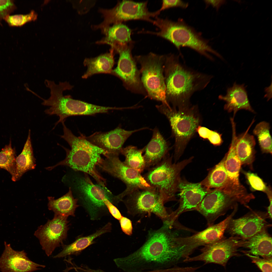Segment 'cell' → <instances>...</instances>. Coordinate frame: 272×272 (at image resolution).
Returning <instances> with one entry per match:
<instances>
[{"label": "cell", "mask_w": 272, "mask_h": 272, "mask_svg": "<svg viewBox=\"0 0 272 272\" xmlns=\"http://www.w3.org/2000/svg\"><path fill=\"white\" fill-rule=\"evenodd\" d=\"M163 224L149 232L145 242L127 256L114 261L125 272H139L170 268L189 257L185 249L176 242V234Z\"/></svg>", "instance_id": "cell-1"}, {"label": "cell", "mask_w": 272, "mask_h": 272, "mask_svg": "<svg viewBox=\"0 0 272 272\" xmlns=\"http://www.w3.org/2000/svg\"><path fill=\"white\" fill-rule=\"evenodd\" d=\"M164 73L167 101L177 108L191 105L192 96L205 89L213 78L187 66L172 53L165 55Z\"/></svg>", "instance_id": "cell-2"}, {"label": "cell", "mask_w": 272, "mask_h": 272, "mask_svg": "<svg viewBox=\"0 0 272 272\" xmlns=\"http://www.w3.org/2000/svg\"><path fill=\"white\" fill-rule=\"evenodd\" d=\"M62 123L63 134L61 137L68 143L71 149L63 147L66 152L65 159L55 165L47 167L46 169L51 170L58 166H66L75 171L82 172L90 175L98 184L106 187V180L101 175L96 167L103 159L101 155L105 156L107 152L88 141L83 135L76 136L66 127L64 121Z\"/></svg>", "instance_id": "cell-3"}, {"label": "cell", "mask_w": 272, "mask_h": 272, "mask_svg": "<svg viewBox=\"0 0 272 272\" xmlns=\"http://www.w3.org/2000/svg\"><path fill=\"white\" fill-rule=\"evenodd\" d=\"M153 24L159 30L157 32L142 30L141 33L155 35L169 41L180 50L181 47L189 48L211 60L214 58L210 53L221 59L222 56L210 45L207 40L199 32L187 24L182 19L176 21L167 18L155 17Z\"/></svg>", "instance_id": "cell-4"}, {"label": "cell", "mask_w": 272, "mask_h": 272, "mask_svg": "<svg viewBox=\"0 0 272 272\" xmlns=\"http://www.w3.org/2000/svg\"><path fill=\"white\" fill-rule=\"evenodd\" d=\"M50 91V96L47 99H43L42 105L50 107L45 113L49 115H56L59 117L55 127L62 123L68 117L81 115H92L99 113L107 112L113 110V107H104L88 103L72 98L69 95L63 96V92L73 88L66 81L56 84L52 81H47L45 84Z\"/></svg>", "instance_id": "cell-5"}, {"label": "cell", "mask_w": 272, "mask_h": 272, "mask_svg": "<svg viewBox=\"0 0 272 272\" xmlns=\"http://www.w3.org/2000/svg\"><path fill=\"white\" fill-rule=\"evenodd\" d=\"M156 107L169 122L175 139L174 158L175 162L176 163L183 154L188 143L201 123L197 107L191 105L177 109L162 103L156 105Z\"/></svg>", "instance_id": "cell-6"}, {"label": "cell", "mask_w": 272, "mask_h": 272, "mask_svg": "<svg viewBox=\"0 0 272 272\" xmlns=\"http://www.w3.org/2000/svg\"><path fill=\"white\" fill-rule=\"evenodd\" d=\"M253 195L243 186L231 185L222 189H211L195 208L206 219L208 226L213 224L219 217L240 203L246 205Z\"/></svg>", "instance_id": "cell-7"}, {"label": "cell", "mask_w": 272, "mask_h": 272, "mask_svg": "<svg viewBox=\"0 0 272 272\" xmlns=\"http://www.w3.org/2000/svg\"><path fill=\"white\" fill-rule=\"evenodd\" d=\"M193 158L191 157L173 163L172 156L168 154L160 162L148 169L143 177L151 187L158 191L165 203L175 200L181 173Z\"/></svg>", "instance_id": "cell-8"}, {"label": "cell", "mask_w": 272, "mask_h": 272, "mask_svg": "<svg viewBox=\"0 0 272 272\" xmlns=\"http://www.w3.org/2000/svg\"><path fill=\"white\" fill-rule=\"evenodd\" d=\"M134 58L140 65L141 80L147 97L169 105L165 96L164 73L165 55L150 52L146 55L135 56Z\"/></svg>", "instance_id": "cell-9"}, {"label": "cell", "mask_w": 272, "mask_h": 272, "mask_svg": "<svg viewBox=\"0 0 272 272\" xmlns=\"http://www.w3.org/2000/svg\"><path fill=\"white\" fill-rule=\"evenodd\" d=\"M76 181L75 187L78 191V197L76 198L91 220L100 219L110 213L105 202L108 200L114 205V195L106 187L94 184L85 173Z\"/></svg>", "instance_id": "cell-10"}, {"label": "cell", "mask_w": 272, "mask_h": 272, "mask_svg": "<svg viewBox=\"0 0 272 272\" xmlns=\"http://www.w3.org/2000/svg\"><path fill=\"white\" fill-rule=\"evenodd\" d=\"M125 197L122 201L130 214L149 216L153 213L160 218L163 223L167 221L169 213L164 206V200L156 189L152 187L136 189Z\"/></svg>", "instance_id": "cell-11"}, {"label": "cell", "mask_w": 272, "mask_h": 272, "mask_svg": "<svg viewBox=\"0 0 272 272\" xmlns=\"http://www.w3.org/2000/svg\"><path fill=\"white\" fill-rule=\"evenodd\" d=\"M147 4V1L137 2L123 0L118 2L112 8L100 9L99 11L102 14L104 20L99 24L93 25L92 28L101 29L112 24L133 20H144L153 24L154 20L151 18L157 17L160 12L158 10L154 12L149 11Z\"/></svg>", "instance_id": "cell-12"}, {"label": "cell", "mask_w": 272, "mask_h": 272, "mask_svg": "<svg viewBox=\"0 0 272 272\" xmlns=\"http://www.w3.org/2000/svg\"><path fill=\"white\" fill-rule=\"evenodd\" d=\"M133 42L127 44H118L111 47L114 52L119 54L116 67L110 74L118 78L123 86L132 93L147 97V92L141 80L139 70L132 54Z\"/></svg>", "instance_id": "cell-13"}, {"label": "cell", "mask_w": 272, "mask_h": 272, "mask_svg": "<svg viewBox=\"0 0 272 272\" xmlns=\"http://www.w3.org/2000/svg\"><path fill=\"white\" fill-rule=\"evenodd\" d=\"M98 166L103 171L121 180L126 186V189L116 195L119 201L128 194L137 189H147L152 187L141 174V173L129 167L120 160L119 156L107 154Z\"/></svg>", "instance_id": "cell-14"}, {"label": "cell", "mask_w": 272, "mask_h": 272, "mask_svg": "<svg viewBox=\"0 0 272 272\" xmlns=\"http://www.w3.org/2000/svg\"><path fill=\"white\" fill-rule=\"evenodd\" d=\"M243 239L231 236L218 242L204 246L200 249L201 253L193 257H190L184 262L200 261L204 264L214 263L225 267L231 257L238 256V249L242 247Z\"/></svg>", "instance_id": "cell-15"}, {"label": "cell", "mask_w": 272, "mask_h": 272, "mask_svg": "<svg viewBox=\"0 0 272 272\" xmlns=\"http://www.w3.org/2000/svg\"><path fill=\"white\" fill-rule=\"evenodd\" d=\"M68 217L54 216L44 225L39 226L34 235L39 240L42 249L48 256L66 240L69 229Z\"/></svg>", "instance_id": "cell-16"}, {"label": "cell", "mask_w": 272, "mask_h": 272, "mask_svg": "<svg viewBox=\"0 0 272 272\" xmlns=\"http://www.w3.org/2000/svg\"><path fill=\"white\" fill-rule=\"evenodd\" d=\"M211 190L203 186L199 182H191L185 178H181L178 186L180 195L179 205L176 210L169 214L170 226L173 227L177 225L178 218L182 213L195 210Z\"/></svg>", "instance_id": "cell-17"}, {"label": "cell", "mask_w": 272, "mask_h": 272, "mask_svg": "<svg viewBox=\"0 0 272 272\" xmlns=\"http://www.w3.org/2000/svg\"><path fill=\"white\" fill-rule=\"evenodd\" d=\"M268 218L267 213L251 212L240 218L232 219L226 230L231 236L246 239L270 227L266 221Z\"/></svg>", "instance_id": "cell-18"}, {"label": "cell", "mask_w": 272, "mask_h": 272, "mask_svg": "<svg viewBox=\"0 0 272 272\" xmlns=\"http://www.w3.org/2000/svg\"><path fill=\"white\" fill-rule=\"evenodd\" d=\"M237 212L234 209L225 219L215 224L208 226L206 229L192 236L177 237L175 240L178 244L184 247L192 253L197 248L216 242L224 238V234L229 223Z\"/></svg>", "instance_id": "cell-19"}, {"label": "cell", "mask_w": 272, "mask_h": 272, "mask_svg": "<svg viewBox=\"0 0 272 272\" xmlns=\"http://www.w3.org/2000/svg\"><path fill=\"white\" fill-rule=\"evenodd\" d=\"M147 128L144 127L127 130L119 126L109 131L96 132L89 136L84 135V137L90 143L105 151L107 154L119 156L124 143L129 137L134 132Z\"/></svg>", "instance_id": "cell-20"}, {"label": "cell", "mask_w": 272, "mask_h": 272, "mask_svg": "<svg viewBox=\"0 0 272 272\" xmlns=\"http://www.w3.org/2000/svg\"><path fill=\"white\" fill-rule=\"evenodd\" d=\"M4 245L5 249L0 258L2 272H32L45 267L30 260L24 250L16 251L6 242Z\"/></svg>", "instance_id": "cell-21"}, {"label": "cell", "mask_w": 272, "mask_h": 272, "mask_svg": "<svg viewBox=\"0 0 272 272\" xmlns=\"http://www.w3.org/2000/svg\"><path fill=\"white\" fill-rule=\"evenodd\" d=\"M218 97L226 102L224 106V110L228 112H233V118L237 112L240 110L255 113L250 104L244 84L239 85L234 83L232 87L227 88L225 95H220Z\"/></svg>", "instance_id": "cell-22"}, {"label": "cell", "mask_w": 272, "mask_h": 272, "mask_svg": "<svg viewBox=\"0 0 272 272\" xmlns=\"http://www.w3.org/2000/svg\"><path fill=\"white\" fill-rule=\"evenodd\" d=\"M144 148L145 169L153 166L161 161L168 154L169 150L168 144L157 127L153 129L151 139Z\"/></svg>", "instance_id": "cell-23"}, {"label": "cell", "mask_w": 272, "mask_h": 272, "mask_svg": "<svg viewBox=\"0 0 272 272\" xmlns=\"http://www.w3.org/2000/svg\"><path fill=\"white\" fill-rule=\"evenodd\" d=\"M242 247L248 250L243 251L244 253L262 257H272V238L266 229L243 240Z\"/></svg>", "instance_id": "cell-24"}, {"label": "cell", "mask_w": 272, "mask_h": 272, "mask_svg": "<svg viewBox=\"0 0 272 272\" xmlns=\"http://www.w3.org/2000/svg\"><path fill=\"white\" fill-rule=\"evenodd\" d=\"M112 229L111 223L109 222L92 234L88 236L77 238L73 243L68 245L63 243L62 251L54 256V258H60L71 255L78 254L89 246L93 243L94 240L98 237L107 233L110 232Z\"/></svg>", "instance_id": "cell-25"}, {"label": "cell", "mask_w": 272, "mask_h": 272, "mask_svg": "<svg viewBox=\"0 0 272 272\" xmlns=\"http://www.w3.org/2000/svg\"><path fill=\"white\" fill-rule=\"evenodd\" d=\"M115 63L114 51L111 49L109 52L94 58H86L83 64L87 67V69L82 78L86 79L98 74H110Z\"/></svg>", "instance_id": "cell-26"}, {"label": "cell", "mask_w": 272, "mask_h": 272, "mask_svg": "<svg viewBox=\"0 0 272 272\" xmlns=\"http://www.w3.org/2000/svg\"><path fill=\"white\" fill-rule=\"evenodd\" d=\"M234 120L231 119L230 120L232 128V138L229 150L225 156V166L230 182L235 185L239 186L241 185L239 176L242 164L236 151L237 136L236 125Z\"/></svg>", "instance_id": "cell-27"}, {"label": "cell", "mask_w": 272, "mask_h": 272, "mask_svg": "<svg viewBox=\"0 0 272 272\" xmlns=\"http://www.w3.org/2000/svg\"><path fill=\"white\" fill-rule=\"evenodd\" d=\"M100 29L105 37L97 41V44H107L111 47L117 44H127L133 42L131 38L132 30L122 23L114 24Z\"/></svg>", "instance_id": "cell-28"}, {"label": "cell", "mask_w": 272, "mask_h": 272, "mask_svg": "<svg viewBox=\"0 0 272 272\" xmlns=\"http://www.w3.org/2000/svg\"><path fill=\"white\" fill-rule=\"evenodd\" d=\"M254 121L253 119L246 131L237 136L235 150L242 165H250L254 160L256 142L254 137L248 131Z\"/></svg>", "instance_id": "cell-29"}, {"label": "cell", "mask_w": 272, "mask_h": 272, "mask_svg": "<svg viewBox=\"0 0 272 272\" xmlns=\"http://www.w3.org/2000/svg\"><path fill=\"white\" fill-rule=\"evenodd\" d=\"M48 209L54 212V216H75L76 210L79 205L78 199L74 197L70 187L68 192L61 197L56 199L54 197L48 196Z\"/></svg>", "instance_id": "cell-30"}, {"label": "cell", "mask_w": 272, "mask_h": 272, "mask_svg": "<svg viewBox=\"0 0 272 272\" xmlns=\"http://www.w3.org/2000/svg\"><path fill=\"white\" fill-rule=\"evenodd\" d=\"M225 156L218 164L209 171L205 178L199 182L210 189H222L232 185L225 166Z\"/></svg>", "instance_id": "cell-31"}, {"label": "cell", "mask_w": 272, "mask_h": 272, "mask_svg": "<svg viewBox=\"0 0 272 272\" xmlns=\"http://www.w3.org/2000/svg\"><path fill=\"white\" fill-rule=\"evenodd\" d=\"M16 172L13 181L19 180L26 172L34 169L36 165L29 130L28 137L21 153L16 159Z\"/></svg>", "instance_id": "cell-32"}, {"label": "cell", "mask_w": 272, "mask_h": 272, "mask_svg": "<svg viewBox=\"0 0 272 272\" xmlns=\"http://www.w3.org/2000/svg\"><path fill=\"white\" fill-rule=\"evenodd\" d=\"M144 150V148L140 149L132 146L123 148L121 154L125 157L123 163L126 166L141 173L145 169V163L142 154Z\"/></svg>", "instance_id": "cell-33"}, {"label": "cell", "mask_w": 272, "mask_h": 272, "mask_svg": "<svg viewBox=\"0 0 272 272\" xmlns=\"http://www.w3.org/2000/svg\"><path fill=\"white\" fill-rule=\"evenodd\" d=\"M270 128L268 123L265 121H261L256 125L253 132L257 138L262 152L271 154L272 141Z\"/></svg>", "instance_id": "cell-34"}, {"label": "cell", "mask_w": 272, "mask_h": 272, "mask_svg": "<svg viewBox=\"0 0 272 272\" xmlns=\"http://www.w3.org/2000/svg\"><path fill=\"white\" fill-rule=\"evenodd\" d=\"M16 157L10 141L9 144L6 145L0 152V168L6 170L10 174L13 181L15 175Z\"/></svg>", "instance_id": "cell-35"}, {"label": "cell", "mask_w": 272, "mask_h": 272, "mask_svg": "<svg viewBox=\"0 0 272 272\" xmlns=\"http://www.w3.org/2000/svg\"><path fill=\"white\" fill-rule=\"evenodd\" d=\"M37 15L33 10L26 15L16 14L8 15L4 19L10 26H19L28 22L36 20Z\"/></svg>", "instance_id": "cell-36"}, {"label": "cell", "mask_w": 272, "mask_h": 272, "mask_svg": "<svg viewBox=\"0 0 272 272\" xmlns=\"http://www.w3.org/2000/svg\"><path fill=\"white\" fill-rule=\"evenodd\" d=\"M248 182L252 189L263 192L265 193L270 187H267L262 179L256 174L251 172L245 173Z\"/></svg>", "instance_id": "cell-37"}, {"label": "cell", "mask_w": 272, "mask_h": 272, "mask_svg": "<svg viewBox=\"0 0 272 272\" xmlns=\"http://www.w3.org/2000/svg\"><path fill=\"white\" fill-rule=\"evenodd\" d=\"M262 272H272V257L260 258L258 256L245 253Z\"/></svg>", "instance_id": "cell-38"}, {"label": "cell", "mask_w": 272, "mask_h": 272, "mask_svg": "<svg viewBox=\"0 0 272 272\" xmlns=\"http://www.w3.org/2000/svg\"><path fill=\"white\" fill-rule=\"evenodd\" d=\"M16 8L13 1L0 0V23L2 19L10 15Z\"/></svg>", "instance_id": "cell-39"}, {"label": "cell", "mask_w": 272, "mask_h": 272, "mask_svg": "<svg viewBox=\"0 0 272 272\" xmlns=\"http://www.w3.org/2000/svg\"><path fill=\"white\" fill-rule=\"evenodd\" d=\"M188 6V3L180 0H164L162 2L161 8L158 10L160 12L170 8L179 7L187 8Z\"/></svg>", "instance_id": "cell-40"}, {"label": "cell", "mask_w": 272, "mask_h": 272, "mask_svg": "<svg viewBox=\"0 0 272 272\" xmlns=\"http://www.w3.org/2000/svg\"><path fill=\"white\" fill-rule=\"evenodd\" d=\"M119 220L122 231L128 235H131L132 232L133 227L130 220L126 217L122 216Z\"/></svg>", "instance_id": "cell-41"}, {"label": "cell", "mask_w": 272, "mask_h": 272, "mask_svg": "<svg viewBox=\"0 0 272 272\" xmlns=\"http://www.w3.org/2000/svg\"><path fill=\"white\" fill-rule=\"evenodd\" d=\"M222 136V134L217 131L211 130L207 140L214 146H220L223 142Z\"/></svg>", "instance_id": "cell-42"}, {"label": "cell", "mask_w": 272, "mask_h": 272, "mask_svg": "<svg viewBox=\"0 0 272 272\" xmlns=\"http://www.w3.org/2000/svg\"><path fill=\"white\" fill-rule=\"evenodd\" d=\"M105 204L110 213L114 218L119 220L122 218L123 216L115 206L108 200L105 202Z\"/></svg>", "instance_id": "cell-43"}, {"label": "cell", "mask_w": 272, "mask_h": 272, "mask_svg": "<svg viewBox=\"0 0 272 272\" xmlns=\"http://www.w3.org/2000/svg\"><path fill=\"white\" fill-rule=\"evenodd\" d=\"M211 131L208 128L200 125L198 126L196 129V132H197L199 136L206 140H207Z\"/></svg>", "instance_id": "cell-44"}, {"label": "cell", "mask_w": 272, "mask_h": 272, "mask_svg": "<svg viewBox=\"0 0 272 272\" xmlns=\"http://www.w3.org/2000/svg\"><path fill=\"white\" fill-rule=\"evenodd\" d=\"M204 1L207 6L211 5L217 10L226 2V1L224 0H205Z\"/></svg>", "instance_id": "cell-45"}]
</instances>
